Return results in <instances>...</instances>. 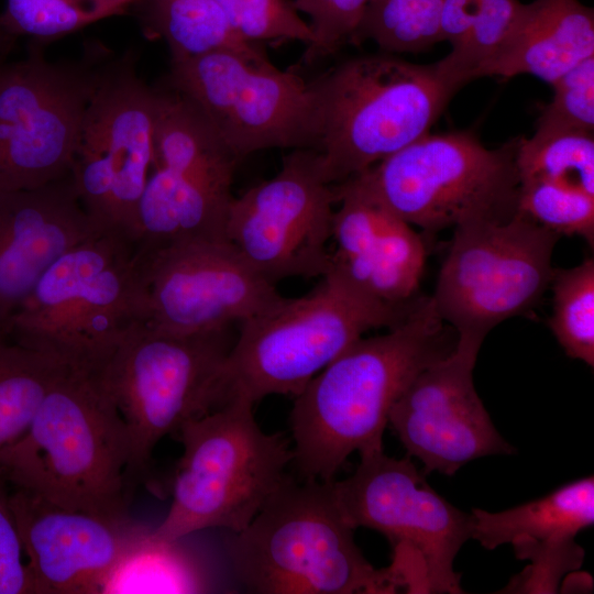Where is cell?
I'll return each instance as SVG.
<instances>
[{
    "instance_id": "6da1fadb",
    "label": "cell",
    "mask_w": 594,
    "mask_h": 594,
    "mask_svg": "<svg viewBox=\"0 0 594 594\" xmlns=\"http://www.w3.org/2000/svg\"><path fill=\"white\" fill-rule=\"evenodd\" d=\"M455 342L430 297H419L387 333L362 337L315 375L294 397L289 416L299 476L332 481L353 452L383 449L394 404Z\"/></svg>"
},
{
    "instance_id": "7a4b0ae2",
    "label": "cell",
    "mask_w": 594,
    "mask_h": 594,
    "mask_svg": "<svg viewBox=\"0 0 594 594\" xmlns=\"http://www.w3.org/2000/svg\"><path fill=\"white\" fill-rule=\"evenodd\" d=\"M130 439L99 371L70 366L0 460L4 486L58 506L127 518Z\"/></svg>"
},
{
    "instance_id": "3957f363",
    "label": "cell",
    "mask_w": 594,
    "mask_h": 594,
    "mask_svg": "<svg viewBox=\"0 0 594 594\" xmlns=\"http://www.w3.org/2000/svg\"><path fill=\"white\" fill-rule=\"evenodd\" d=\"M333 481V480H332ZM332 481L287 474L250 524L227 540L233 572L256 594H385L400 587L375 569L338 507Z\"/></svg>"
},
{
    "instance_id": "277c9868",
    "label": "cell",
    "mask_w": 594,
    "mask_h": 594,
    "mask_svg": "<svg viewBox=\"0 0 594 594\" xmlns=\"http://www.w3.org/2000/svg\"><path fill=\"white\" fill-rule=\"evenodd\" d=\"M315 145L339 184L429 133L457 92L437 65L380 53L349 58L310 81Z\"/></svg>"
},
{
    "instance_id": "5b68a950",
    "label": "cell",
    "mask_w": 594,
    "mask_h": 594,
    "mask_svg": "<svg viewBox=\"0 0 594 594\" xmlns=\"http://www.w3.org/2000/svg\"><path fill=\"white\" fill-rule=\"evenodd\" d=\"M307 295L280 296L239 323L224 365V405L271 395L296 397L309 381L372 329L392 328L411 310L360 292L332 270Z\"/></svg>"
},
{
    "instance_id": "8992f818",
    "label": "cell",
    "mask_w": 594,
    "mask_h": 594,
    "mask_svg": "<svg viewBox=\"0 0 594 594\" xmlns=\"http://www.w3.org/2000/svg\"><path fill=\"white\" fill-rule=\"evenodd\" d=\"M144 321L135 244L97 233L59 256L12 317L7 338L99 370L127 332Z\"/></svg>"
},
{
    "instance_id": "52a82bcc",
    "label": "cell",
    "mask_w": 594,
    "mask_h": 594,
    "mask_svg": "<svg viewBox=\"0 0 594 594\" xmlns=\"http://www.w3.org/2000/svg\"><path fill=\"white\" fill-rule=\"evenodd\" d=\"M232 327L175 334L135 323L98 370L130 439L127 492L145 477L156 444L224 405Z\"/></svg>"
},
{
    "instance_id": "ba28073f",
    "label": "cell",
    "mask_w": 594,
    "mask_h": 594,
    "mask_svg": "<svg viewBox=\"0 0 594 594\" xmlns=\"http://www.w3.org/2000/svg\"><path fill=\"white\" fill-rule=\"evenodd\" d=\"M251 402L234 399L186 421L172 503L152 535L177 540L208 529H244L287 475L290 442L257 425Z\"/></svg>"
},
{
    "instance_id": "9c48e42d",
    "label": "cell",
    "mask_w": 594,
    "mask_h": 594,
    "mask_svg": "<svg viewBox=\"0 0 594 594\" xmlns=\"http://www.w3.org/2000/svg\"><path fill=\"white\" fill-rule=\"evenodd\" d=\"M517 144L487 148L468 131L428 133L355 177L405 222L436 233L518 211Z\"/></svg>"
},
{
    "instance_id": "30bf717a",
    "label": "cell",
    "mask_w": 594,
    "mask_h": 594,
    "mask_svg": "<svg viewBox=\"0 0 594 594\" xmlns=\"http://www.w3.org/2000/svg\"><path fill=\"white\" fill-rule=\"evenodd\" d=\"M354 473L332 481L338 507L355 530L369 528L393 544L389 566L409 592L461 593L453 570L471 538L472 514L440 496L410 457L396 459L383 449L360 453Z\"/></svg>"
},
{
    "instance_id": "8fae6325",
    "label": "cell",
    "mask_w": 594,
    "mask_h": 594,
    "mask_svg": "<svg viewBox=\"0 0 594 594\" xmlns=\"http://www.w3.org/2000/svg\"><path fill=\"white\" fill-rule=\"evenodd\" d=\"M559 234L517 211L454 227L432 306L458 339L483 343L497 324L534 307L550 287Z\"/></svg>"
},
{
    "instance_id": "7c38bea8",
    "label": "cell",
    "mask_w": 594,
    "mask_h": 594,
    "mask_svg": "<svg viewBox=\"0 0 594 594\" xmlns=\"http://www.w3.org/2000/svg\"><path fill=\"white\" fill-rule=\"evenodd\" d=\"M156 89L136 74L127 54L105 64L87 107L70 176L99 233L134 244L138 210L153 162Z\"/></svg>"
},
{
    "instance_id": "4fadbf2b",
    "label": "cell",
    "mask_w": 594,
    "mask_h": 594,
    "mask_svg": "<svg viewBox=\"0 0 594 594\" xmlns=\"http://www.w3.org/2000/svg\"><path fill=\"white\" fill-rule=\"evenodd\" d=\"M38 45L0 65V191L37 188L70 174L107 63L102 53L48 62Z\"/></svg>"
},
{
    "instance_id": "5bb4252c",
    "label": "cell",
    "mask_w": 594,
    "mask_h": 594,
    "mask_svg": "<svg viewBox=\"0 0 594 594\" xmlns=\"http://www.w3.org/2000/svg\"><path fill=\"white\" fill-rule=\"evenodd\" d=\"M239 161L191 101L163 102L154 123L152 168L139 204L135 246L226 238Z\"/></svg>"
},
{
    "instance_id": "9a60e30c",
    "label": "cell",
    "mask_w": 594,
    "mask_h": 594,
    "mask_svg": "<svg viewBox=\"0 0 594 594\" xmlns=\"http://www.w3.org/2000/svg\"><path fill=\"white\" fill-rule=\"evenodd\" d=\"M166 82L201 110L239 160L273 147L314 148L310 82L268 58L221 51L175 61Z\"/></svg>"
},
{
    "instance_id": "2e32d148",
    "label": "cell",
    "mask_w": 594,
    "mask_h": 594,
    "mask_svg": "<svg viewBox=\"0 0 594 594\" xmlns=\"http://www.w3.org/2000/svg\"><path fill=\"white\" fill-rule=\"evenodd\" d=\"M336 204L318 152L295 148L274 177L232 198L226 239L274 285L287 277H321L330 266L327 245Z\"/></svg>"
},
{
    "instance_id": "e0dca14e",
    "label": "cell",
    "mask_w": 594,
    "mask_h": 594,
    "mask_svg": "<svg viewBox=\"0 0 594 594\" xmlns=\"http://www.w3.org/2000/svg\"><path fill=\"white\" fill-rule=\"evenodd\" d=\"M146 324L175 334L232 327L275 302L260 276L226 238L136 248Z\"/></svg>"
},
{
    "instance_id": "ac0fdd59",
    "label": "cell",
    "mask_w": 594,
    "mask_h": 594,
    "mask_svg": "<svg viewBox=\"0 0 594 594\" xmlns=\"http://www.w3.org/2000/svg\"><path fill=\"white\" fill-rule=\"evenodd\" d=\"M482 343L458 339L444 358L425 367L394 404L388 424L424 474L452 476L464 464L488 455L512 454L493 425L473 383Z\"/></svg>"
},
{
    "instance_id": "d6986e66",
    "label": "cell",
    "mask_w": 594,
    "mask_h": 594,
    "mask_svg": "<svg viewBox=\"0 0 594 594\" xmlns=\"http://www.w3.org/2000/svg\"><path fill=\"white\" fill-rule=\"evenodd\" d=\"M35 594H96L148 529L127 518L65 508L7 488Z\"/></svg>"
},
{
    "instance_id": "ffe728a7",
    "label": "cell",
    "mask_w": 594,
    "mask_h": 594,
    "mask_svg": "<svg viewBox=\"0 0 594 594\" xmlns=\"http://www.w3.org/2000/svg\"><path fill=\"white\" fill-rule=\"evenodd\" d=\"M337 204L329 270L392 306L417 298L426 248L413 226L387 209L355 176L333 185Z\"/></svg>"
},
{
    "instance_id": "44dd1931",
    "label": "cell",
    "mask_w": 594,
    "mask_h": 594,
    "mask_svg": "<svg viewBox=\"0 0 594 594\" xmlns=\"http://www.w3.org/2000/svg\"><path fill=\"white\" fill-rule=\"evenodd\" d=\"M70 174L33 189L0 191V337L45 271L97 234Z\"/></svg>"
},
{
    "instance_id": "7402d4cb",
    "label": "cell",
    "mask_w": 594,
    "mask_h": 594,
    "mask_svg": "<svg viewBox=\"0 0 594 594\" xmlns=\"http://www.w3.org/2000/svg\"><path fill=\"white\" fill-rule=\"evenodd\" d=\"M594 55V11L579 0L522 3L498 48L473 80L532 75L550 85Z\"/></svg>"
},
{
    "instance_id": "603a6c76",
    "label": "cell",
    "mask_w": 594,
    "mask_h": 594,
    "mask_svg": "<svg viewBox=\"0 0 594 594\" xmlns=\"http://www.w3.org/2000/svg\"><path fill=\"white\" fill-rule=\"evenodd\" d=\"M471 538L485 549L519 539L537 542L573 540L594 522V477L566 483L516 507L491 513L474 508Z\"/></svg>"
},
{
    "instance_id": "cb8c5ba5",
    "label": "cell",
    "mask_w": 594,
    "mask_h": 594,
    "mask_svg": "<svg viewBox=\"0 0 594 594\" xmlns=\"http://www.w3.org/2000/svg\"><path fill=\"white\" fill-rule=\"evenodd\" d=\"M520 4L519 0L443 1L441 42H449L451 51L436 65L452 88L459 90L473 80L505 38Z\"/></svg>"
},
{
    "instance_id": "d4e9b609",
    "label": "cell",
    "mask_w": 594,
    "mask_h": 594,
    "mask_svg": "<svg viewBox=\"0 0 594 594\" xmlns=\"http://www.w3.org/2000/svg\"><path fill=\"white\" fill-rule=\"evenodd\" d=\"M146 29L167 43L172 62L229 51L267 59L261 45L240 36L215 0H147Z\"/></svg>"
},
{
    "instance_id": "484cf974",
    "label": "cell",
    "mask_w": 594,
    "mask_h": 594,
    "mask_svg": "<svg viewBox=\"0 0 594 594\" xmlns=\"http://www.w3.org/2000/svg\"><path fill=\"white\" fill-rule=\"evenodd\" d=\"M70 366L0 337V460L25 435L43 399ZM0 490L7 491L1 479Z\"/></svg>"
},
{
    "instance_id": "4316f807",
    "label": "cell",
    "mask_w": 594,
    "mask_h": 594,
    "mask_svg": "<svg viewBox=\"0 0 594 594\" xmlns=\"http://www.w3.org/2000/svg\"><path fill=\"white\" fill-rule=\"evenodd\" d=\"M184 539H158L148 528L116 566L102 593L206 592L208 572Z\"/></svg>"
},
{
    "instance_id": "83f0119b",
    "label": "cell",
    "mask_w": 594,
    "mask_h": 594,
    "mask_svg": "<svg viewBox=\"0 0 594 594\" xmlns=\"http://www.w3.org/2000/svg\"><path fill=\"white\" fill-rule=\"evenodd\" d=\"M516 168L519 183L541 180L594 196L593 132L537 129L518 138Z\"/></svg>"
},
{
    "instance_id": "f1b7e54d",
    "label": "cell",
    "mask_w": 594,
    "mask_h": 594,
    "mask_svg": "<svg viewBox=\"0 0 594 594\" xmlns=\"http://www.w3.org/2000/svg\"><path fill=\"white\" fill-rule=\"evenodd\" d=\"M444 0H369L352 44L374 42L389 54L416 53L441 42Z\"/></svg>"
},
{
    "instance_id": "f546056e",
    "label": "cell",
    "mask_w": 594,
    "mask_h": 594,
    "mask_svg": "<svg viewBox=\"0 0 594 594\" xmlns=\"http://www.w3.org/2000/svg\"><path fill=\"white\" fill-rule=\"evenodd\" d=\"M548 324L566 355L594 366V260L554 270Z\"/></svg>"
},
{
    "instance_id": "4dcf8cb0",
    "label": "cell",
    "mask_w": 594,
    "mask_h": 594,
    "mask_svg": "<svg viewBox=\"0 0 594 594\" xmlns=\"http://www.w3.org/2000/svg\"><path fill=\"white\" fill-rule=\"evenodd\" d=\"M112 14L87 0H7L0 28L36 44L50 43Z\"/></svg>"
},
{
    "instance_id": "1f68e13d",
    "label": "cell",
    "mask_w": 594,
    "mask_h": 594,
    "mask_svg": "<svg viewBox=\"0 0 594 594\" xmlns=\"http://www.w3.org/2000/svg\"><path fill=\"white\" fill-rule=\"evenodd\" d=\"M518 211L559 235H580L594 244V196L541 180L519 183Z\"/></svg>"
},
{
    "instance_id": "d6a6232c",
    "label": "cell",
    "mask_w": 594,
    "mask_h": 594,
    "mask_svg": "<svg viewBox=\"0 0 594 594\" xmlns=\"http://www.w3.org/2000/svg\"><path fill=\"white\" fill-rule=\"evenodd\" d=\"M235 32L252 44L298 41L309 45V24L288 0H215Z\"/></svg>"
},
{
    "instance_id": "836d02e7",
    "label": "cell",
    "mask_w": 594,
    "mask_h": 594,
    "mask_svg": "<svg viewBox=\"0 0 594 594\" xmlns=\"http://www.w3.org/2000/svg\"><path fill=\"white\" fill-rule=\"evenodd\" d=\"M553 97L544 106L537 129L594 131V55L552 84Z\"/></svg>"
},
{
    "instance_id": "e575fe53",
    "label": "cell",
    "mask_w": 594,
    "mask_h": 594,
    "mask_svg": "<svg viewBox=\"0 0 594 594\" xmlns=\"http://www.w3.org/2000/svg\"><path fill=\"white\" fill-rule=\"evenodd\" d=\"M369 0H292L297 12L306 13L312 41L302 62L315 63L351 43Z\"/></svg>"
},
{
    "instance_id": "d590c367",
    "label": "cell",
    "mask_w": 594,
    "mask_h": 594,
    "mask_svg": "<svg viewBox=\"0 0 594 594\" xmlns=\"http://www.w3.org/2000/svg\"><path fill=\"white\" fill-rule=\"evenodd\" d=\"M516 557L531 564L509 583L506 590L520 593H552L560 579L582 565L584 551L575 540L537 542L519 539L512 542Z\"/></svg>"
},
{
    "instance_id": "8d00e7d4",
    "label": "cell",
    "mask_w": 594,
    "mask_h": 594,
    "mask_svg": "<svg viewBox=\"0 0 594 594\" xmlns=\"http://www.w3.org/2000/svg\"><path fill=\"white\" fill-rule=\"evenodd\" d=\"M0 594H35L20 534L0 490Z\"/></svg>"
},
{
    "instance_id": "74e56055",
    "label": "cell",
    "mask_w": 594,
    "mask_h": 594,
    "mask_svg": "<svg viewBox=\"0 0 594 594\" xmlns=\"http://www.w3.org/2000/svg\"><path fill=\"white\" fill-rule=\"evenodd\" d=\"M88 2L109 11L112 15L125 12L130 7L142 4L147 0H87Z\"/></svg>"
},
{
    "instance_id": "f35d334b",
    "label": "cell",
    "mask_w": 594,
    "mask_h": 594,
    "mask_svg": "<svg viewBox=\"0 0 594 594\" xmlns=\"http://www.w3.org/2000/svg\"><path fill=\"white\" fill-rule=\"evenodd\" d=\"M16 37L0 28V56H6L15 46Z\"/></svg>"
}]
</instances>
